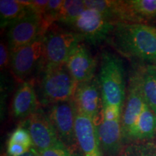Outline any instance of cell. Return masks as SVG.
I'll return each mask as SVG.
<instances>
[{
  "mask_svg": "<svg viewBox=\"0 0 156 156\" xmlns=\"http://www.w3.org/2000/svg\"><path fill=\"white\" fill-rule=\"evenodd\" d=\"M147 106L136 72L129 77L124 108L122 115V132L124 145L131 142L134 130L142 112Z\"/></svg>",
  "mask_w": 156,
  "mask_h": 156,
  "instance_id": "obj_6",
  "label": "cell"
},
{
  "mask_svg": "<svg viewBox=\"0 0 156 156\" xmlns=\"http://www.w3.org/2000/svg\"><path fill=\"white\" fill-rule=\"evenodd\" d=\"M11 53L8 45L5 42L1 41L0 44V68L2 71L10 67Z\"/></svg>",
  "mask_w": 156,
  "mask_h": 156,
  "instance_id": "obj_23",
  "label": "cell"
},
{
  "mask_svg": "<svg viewBox=\"0 0 156 156\" xmlns=\"http://www.w3.org/2000/svg\"><path fill=\"white\" fill-rule=\"evenodd\" d=\"M98 78L102 95V109L115 108L123 112L126 90L122 60L113 53L103 51Z\"/></svg>",
  "mask_w": 156,
  "mask_h": 156,
  "instance_id": "obj_2",
  "label": "cell"
},
{
  "mask_svg": "<svg viewBox=\"0 0 156 156\" xmlns=\"http://www.w3.org/2000/svg\"><path fill=\"white\" fill-rule=\"evenodd\" d=\"M120 156H156V144L153 142L129 144L123 148Z\"/></svg>",
  "mask_w": 156,
  "mask_h": 156,
  "instance_id": "obj_21",
  "label": "cell"
},
{
  "mask_svg": "<svg viewBox=\"0 0 156 156\" xmlns=\"http://www.w3.org/2000/svg\"><path fill=\"white\" fill-rule=\"evenodd\" d=\"M135 72L144 99L156 114V65L145 64L140 66Z\"/></svg>",
  "mask_w": 156,
  "mask_h": 156,
  "instance_id": "obj_16",
  "label": "cell"
},
{
  "mask_svg": "<svg viewBox=\"0 0 156 156\" xmlns=\"http://www.w3.org/2000/svg\"><path fill=\"white\" fill-rule=\"evenodd\" d=\"M75 136L82 155L103 156L99 140L98 125L77 110L75 113Z\"/></svg>",
  "mask_w": 156,
  "mask_h": 156,
  "instance_id": "obj_12",
  "label": "cell"
},
{
  "mask_svg": "<svg viewBox=\"0 0 156 156\" xmlns=\"http://www.w3.org/2000/svg\"><path fill=\"white\" fill-rule=\"evenodd\" d=\"M73 102L76 110L98 125L102 114V95L98 76L77 85Z\"/></svg>",
  "mask_w": 156,
  "mask_h": 156,
  "instance_id": "obj_10",
  "label": "cell"
},
{
  "mask_svg": "<svg viewBox=\"0 0 156 156\" xmlns=\"http://www.w3.org/2000/svg\"><path fill=\"white\" fill-rule=\"evenodd\" d=\"M130 23L147 24L156 18V0H125Z\"/></svg>",
  "mask_w": 156,
  "mask_h": 156,
  "instance_id": "obj_18",
  "label": "cell"
},
{
  "mask_svg": "<svg viewBox=\"0 0 156 156\" xmlns=\"http://www.w3.org/2000/svg\"><path fill=\"white\" fill-rule=\"evenodd\" d=\"M10 69L21 83L36 69H40L44 54V36L10 52Z\"/></svg>",
  "mask_w": 156,
  "mask_h": 156,
  "instance_id": "obj_9",
  "label": "cell"
},
{
  "mask_svg": "<svg viewBox=\"0 0 156 156\" xmlns=\"http://www.w3.org/2000/svg\"><path fill=\"white\" fill-rule=\"evenodd\" d=\"M86 9L85 1L64 0L58 15L57 23L69 28L74 21Z\"/></svg>",
  "mask_w": 156,
  "mask_h": 156,
  "instance_id": "obj_20",
  "label": "cell"
},
{
  "mask_svg": "<svg viewBox=\"0 0 156 156\" xmlns=\"http://www.w3.org/2000/svg\"><path fill=\"white\" fill-rule=\"evenodd\" d=\"M65 66L77 84L90 80L95 77L96 60L83 43L74 48Z\"/></svg>",
  "mask_w": 156,
  "mask_h": 156,
  "instance_id": "obj_13",
  "label": "cell"
},
{
  "mask_svg": "<svg viewBox=\"0 0 156 156\" xmlns=\"http://www.w3.org/2000/svg\"><path fill=\"white\" fill-rule=\"evenodd\" d=\"M27 2L31 9L43 16L47 8L48 1V0H33V1H27Z\"/></svg>",
  "mask_w": 156,
  "mask_h": 156,
  "instance_id": "obj_24",
  "label": "cell"
},
{
  "mask_svg": "<svg viewBox=\"0 0 156 156\" xmlns=\"http://www.w3.org/2000/svg\"><path fill=\"white\" fill-rule=\"evenodd\" d=\"M20 125L28 129L34 147L39 152L49 149L62 142L46 112L41 107L23 121Z\"/></svg>",
  "mask_w": 156,
  "mask_h": 156,
  "instance_id": "obj_11",
  "label": "cell"
},
{
  "mask_svg": "<svg viewBox=\"0 0 156 156\" xmlns=\"http://www.w3.org/2000/svg\"><path fill=\"white\" fill-rule=\"evenodd\" d=\"M98 135L103 156H120L124 147L121 120L101 118L98 124Z\"/></svg>",
  "mask_w": 156,
  "mask_h": 156,
  "instance_id": "obj_15",
  "label": "cell"
},
{
  "mask_svg": "<svg viewBox=\"0 0 156 156\" xmlns=\"http://www.w3.org/2000/svg\"><path fill=\"white\" fill-rule=\"evenodd\" d=\"M77 85L65 65L45 69L39 84V103L47 107L73 101Z\"/></svg>",
  "mask_w": 156,
  "mask_h": 156,
  "instance_id": "obj_4",
  "label": "cell"
},
{
  "mask_svg": "<svg viewBox=\"0 0 156 156\" xmlns=\"http://www.w3.org/2000/svg\"><path fill=\"white\" fill-rule=\"evenodd\" d=\"M20 156H41V155L39 151L36 149V147H33L30 151H28L27 153H25V154H23V155Z\"/></svg>",
  "mask_w": 156,
  "mask_h": 156,
  "instance_id": "obj_25",
  "label": "cell"
},
{
  "mask_svg": "<svg viewBox=\"0 0 156 156\" xmlns=\"http://www.w3.org/2000/svg\"><path fill=\"white\" fill-rule=\"evenodd\" d=\"M31 8L27 1L23 0H1L0 1V23L1 28H8L12 25L25 16Z\"/></svg>",
  "mask_w": 156,
  "mask_h": 156,
  "instance_id": "obj_17",
  "label": "cell"
},
{
  "mask_svg": "<svg viewBox=\"0 0 156 156\" xmlns=\"http://www.w3.org/2000/svg\"><path fill=\"white\" fill-rule=\"evenodd\" d=\"M46 114L61 142L66 147L78 153L75 136L76 109L73 101L55 103L46 107Z\"/></svg>",
  "mask_w": 156,
  "mask_h": 156,
  "instance_id": "obj_7",
  "label": "cell"
},
{
  "mask_svg": "<svg viewBox=\"0 0 156 156\" xmlns=\"http://www.w3.org/2000/svg\"><path fill=\"white\" fill-rule=\"evenodd\" d=\"M83 41L82 37L71 30L52 25L44 35V54L40 70L65 65L73 51Z\"/></svg>",
  "mask_w": 156,
  "mask_h": 156,
  "instance_id": "obj_3",
  "label": "cell"
},
{
  "mask_svg": "<svg viewBox=\"0 0 156 156\" xmlns=\"http://www.w3.org/2000/svg\"><path fill=\"white\" fill-rule=\"evenodd\" d=\"M34 146L32 138L26 128L20 125L9 136L7 142V156H20L27 153Z\"/></svg>",
  "mask_w": 156,
  "mask_h": 156,
  "instance_id": "obj_19",
  "label": "cell"
},
{
  "mask_svg": "<svg viewBox=\"0 0 156 156\" xmlns=\"http://www.w3.org/2000/svg\"><path fill=\"white\" fill-rule=\"evenodd\" d=\"M41 156H80L79 153L74 152L66 147L62 142L54 147L39 152Z\"/></svg>",
  "mask_w": 156,
  "mask_h": 156,
  "instance_id": "obj_22",
  "label": "cell"
},
{
  "mask_svg": "<svg viewBox=\"0 0 156 156\" xmlns=\"http://www.w3.org/2000/svg\"><path fill=\"white\" fill-rule=\"evenodd\" d=\"M112 43L121 54L156 65V28L143 23H116Z\"/></svg>",
  "mask_w": 156,
  "mask_h": 156,
  "instance_id": "obj_1",
  "label": "cell"
},
{
  "mask_svg": "<svg viewBox=\"0 0 156 156\" xmlns=\"http://www.w3.org/2000/svg\"><path fill=\"white\" fill-rule=\"evenodd\" d=\"M115 24L100 12L85 9L69 28L79 34L83 41L98 45L112 34Z\"/></svg>",
  "mask_w": 156,
  "mask_h": 156,
  "instance_id": "obj_5",
  "label": "cell"
},
{
  "mask_svg": "<svg viewBox=\"0 0 156 156\" xmlns=\"http://www.w3.org/2000/svg\"><path fill=\"white\" fill-rule=\"evenodd\" d=\"M47 30L42 15L31 9L25 16L8 28L7 45L10 52L44 36Z\"/></svg>",
  "mask_w": 156,
  "mask_h": 156,
  "instance_id": "obj_8",
  "label": "cell"
},
{
  "mask_svg": "<svg viewBox=\"0 0 156 156\" xmlns=\"http://www.w3.org/2000/svg\"><path fill=\"white\" fill-rule=\"evenodd\" d=\"M38 94L32 81L21 83L15 91L12 101V114L17 119L24 121L39 107Z\"/></svg>",
  "mask_w": 156,
  "mask_h": 156,
  "instance_id": "obj_14",
  "label": "cell"
}]
</instances>
